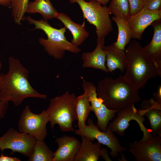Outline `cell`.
<instances>
[{"mask_svg":"<svg viewBox=\"0 0 161 161\" xmlns=\"http://www.w3.org/2000/svg\"><path fill=\"white\" fill-rule=\"evenodd\" d=\"M29 0H13L9 7L11 10L12 16L15 23L19 25L24 20L25 14Z\"/></svg>","mask_w":161,"mask_h":161,"instance_id":"obj_26","label":"cell"},{"mask_svg":"<svg viewBox=\"0 0 161 161\" xmlns=\"http://www.w3.org/2000/svg\"><path fill=\"white\" fill-rule=\"evenodd\" d=\"M128 151L136 161H161V135L156 134L151 140L127 143Z\"/></svg>","mask_w":161,"mask_h":161,"instance_id":"obj_11","label":"cell"},{"mask_svg":"<svg viewBox=\"0 0 161 161\" xmlns=\"http://www.w3.org/2000/svg\"><path fill=\"white\" fill-rule=\"evenodd\" d=\"M143 8L149 10L161 9V0H142Z\"/></svg>","mask_w":161,"mask_h":161,"instance_id":"obj_27","label":"cell"},{"mask_svg":"<svg viewBox=\"0 0 161 161\" xmlns=\"http://www.w3.org/2000/svg\"><path fill=\"white\" fill-rule=\"evenodd\" d=\"M97 96L109 109L119 111L131 107L141 99L136 89L123 76L113 79L106 77L100 80L96 89Z\"/></svg>","mask_w":161,"mask_h":161,"instance_id":"obj_3","label":"cell"},{"mask_svg":"<svg viewBox=\"0 0 161 161\" xmlns=\"http://www.w3.org/2000/svg\"><path fill=\"white\" fill-rule=\"evenodd\" d=\"M77 97L66 91L62 95L52 99L46 110L52 129L58 124L63 132H74L73 123L77 120Z\"/></svg>","mask_w":161,"mask_h":161,"instance_id":"obj_5","label":"cell"},{"mask_svg":"<svg viewBox=\"0 0 161 161\" xmlns=\"http://www.w3.org/2000/svg\"><path fill=\"white\" fill-rule=\"evenodd\" d=\"M18 158L10 156L4 155L2 153L0 155V161H20Z\"/></svg>","mask_w":161,"mask_h":161,"instance_id":"obj_31","label":"cell"},{"mask_svg":"<svg viewBox=\"0 0 161 161\" xmlns=\"http://www.w3.org/2000/svg\"><path fill=\"white\" fill-rule=\"evenodd\" d=\"M26 18L29 24L35 26L33 30H41L47 35V39L41 37L38 41L49 56L56 59H62L66 51L75 54L81 52V49L67 40L65 36L66 29L65 27L57 29L52 27L47 21L43 19L36 20L30 16Z\"/></svg>","mask_w":161,"mask_h":161,"instance_id":"obj_4","label":"cell"},{"mask_svg":"<svg viewBox=\"0 0 161 161\" xmlns=\"http://www.w3.org/2000/svg\"><path fill=\"white\" fill-rule=\"evenodd\" d=\"M13 0H0V5L9 7Z\"/></svg>","mask_w":161,"mask_h":161,"instance_id":"obj_32","label":"cell"},{"mask_svg":"<svg viewBox=\"0 0 161 161\" xmlns=\"http://www.w3.org/2000/svg\"><path fill=\"white\" fill-rule=\"evenodd\" d=\"M84 93L76 97V112L79 129H83L89 114L91 104L88 91L83 89Z\"/></svg>","mask_w":161,"mask_h":161,"instance_id":"obj_21","label":"cell"},{"mask_svg":"<svg viewBox=\"0 0 161 161\" xmlns=\"http://www.w3.org/2000/svg\"><path fill=\"white\" fill-rule=\"evenodd\" d=\"M106 55V67L109 72L113 73L116 69H119L121 73L126 69L127 62L124 51L117 48L113 43L110 45L103 47Z\"/></svg>","mask_w":161,"mask_h":161,"instance_id":"obj_17","label":"cell"},{"mask_svg":"<svg viewBox=\"0 0 161 161\" xmlns=\"http://www.w3.org/2000/svg\"><path fill=\"white\" fill-rule=\"evenodd\" d=\"M71 4L77 3L83 14V17L91 24L95 26L97 37L105 38L113 30L111 14L108 7L102 6L97 1L91 0H69Z\"/></svg>","mask_w":161,"mask_h":161,"instance_id":"obj_6","label":"cell"},{"mask_svg":"<svg viewBox=\"0 0 161 161\" xmlns=\"http://www.w3.org/2000/svg\"><path fill=\"white\" fill-rule=\"evenodd\" d=\"M87 124L83 129L75 130V133L93 141L96 139L100 144L106 145L110 149V154L113 158L117 157L119 153L121 154L126 150V147L121 145L119 140L108 126L105 131H102L94 124L91 118L88 119Z\"/></svg>","mask_w":161,"mask_h":161,"instance_id":"obj_8","label":"cell"},{"mask_svg":"<svg viewBox=\"0 0 161 161\" xmlns=\"http://www.w3.org/2000/svg\"><path fill=\"white\" fill-rule=\"evenodd\" d=\"M125 52L127 65L123 76L136 89L144 88L149 79L161 77V59L148 58L137 41L132 40Z\"/></svg>","mask_w":161,"mask_h":161,"instance_id":"obj_2","label":"cell"},{"mask_svg":"<svg viewBox=\"0 0 161 161\" xmlns=\"http://www.w3.org/2000/svg\"><path fill=\"white\" fill-rule=\"evenodd\" d=\"M36 141L33 136L11 128L0 137V150L2 152L10 149L11 154L18 152L29 158L33 152Z\"/></svg>","mask_w":161,"mask_h":161,"instance_id":"obj_10","label":"cell"},{"mask_svg":"<svg viewBox=\"0 0 161 161\" xmlns=\"http://www.w3.org/2000/svg\"><path fill=\"white\" fill-rule=\"evenodd\" d=\"M112 19L116 24L118 29L117 41L113 43L117 48L124 51L126 46L132 38L131 31L126 20L115 16Z\"/></svg>","mask_w":161,"mask_h":161,"instance_id":"obj_22","label":"cell"},{"mask_svg":"<svg viewBox=\"0 0 161 161\" xmlns=\"http://www.w3.org/2000/svg\"><path fill=\"white\" fill-rule=\"evenodd\" d=\"M117 111L109 109L104 104L101 108L93 112L97 119V126L100 131H106L109 121L115 117Z\"/></svg>","mask_w":161,"mask_h":161,"instance_id":"obj_24","label":"cell"},{"mask_svg":"<svg viewBox=\"0 0 161 161\" xmlns=\"http://www.w3.org/2000/svg\"><path fill=\"white\" fill-rule=\"evenodd\" d=\"M8 103L1 101L0 99V121L4 117L8 108Z\"/></svg>","mask_w":161,"mask_h":161,"instance_id":"obj_29","label":"cell"},{"mask_svg":"<svg viewBox=\"0 0 161 161\" xmlns=\"http://www.w3.org/2000/svg\"><path fill=\"white\" fill-rule=\"evenodd\" d=\"M58 148L54 152L52 161H75L81 142L73 136L64 135L55 139Z\"/></svg>","mask_w":161,"mask_h":161,"instance_id":"obj_13","label":"cell"},{"mask_svg":"<svg viewBox=\"0 0 161 161\" xmlns=\"http://www.w3.org/2000/svg\"><path fill=\"white\" fill-rule=\"evenodd\" d=\"M54 152L44 140H36L33 152L28 158L29 161H52Z\"/></svg>","mask_w":161,"mask_h":161,"instance_id":"obj_23","label":"cell"},{"mask_svg":"<svg viewBox=\"0 0 161 161\" xmlns=\"http://www.w3.org/2000/svg\"><path fill=\"white\" fill-rule=\"evenodd\" d=\"M26 13H39L42 16L43 19L47 21L56 18L58 13L50 0H35L33 1H29Z\"/></svg>","mask_w":161,"mask_h":161,"instance_id":"obj_20","label":"cell"},{"mask_svg":"<svg viewBox=\"0 0 161 161\" xmlns=\"http://www.w3.org/2000/svg\"><path fill=\"white\" fill-rule=\"evenodd\" d=\"M49 121L47 110L36 114L32 113L28 105L23 110L18 122L19 132L28 134L36 140H44L47 134L46 125Z\"/></svg>","mask_w":161,"mask_h":161,"instance_id":"obj_7","label":"cell"},{"mask_svg":"<svg viewBox=\"0 0 161 161\" xmlns=\"http://www.w3.org/2000/svg\"><path fill=\"white\" fill-rule=\"evenodd\" d=\"M108 7L115 17L127 21L130 16L128 0H112Z\"/></svg>","mask_w":161,"mask_h":161,"instance_id":"obj_25","label":"cell"},{"mask_svg":"<svg viewBox=\"0 0 161 161\" xmlns=\"http://www.w3.org/2000/svg\"><path fill=\"white\" fill-rule=\"evenodd\" d=\"M105 38L97 37V46L91 52H83L81 59L83 61L82 67L84 68H91L99 69L106 73L109 72L105 66L106 55L103 49Z\"/></svg>","mask_w":161,"mask_h":161,"instance_id":"obj_16","label":"cell"},{"mask_svg":"<svg viewBox=\"0 0 161 161\" xmlns=\"http://www.w3.org/2000/svg\"><path fill=\"white\" fill-rule=\"evenodd\" d=\"M154 99L155 101L161 105V86H159L157 91L153 94Z\"/></svg>","mask_w":161,"mask_h":161,"instance_id":"obj_30","label":"cell"},{"mask_svg":"<svg viewBox=\"0 0 161 161\" xmlns=\"http://www.w3.org/2000/svg\"><path fill=\"white\" fill-rule=\"evenodd\" d=\"M115 117L113 120L109 123L108 126L111 131L116 133L121 136L125 134L126 130L129 127V122L134 120L138 124L141 130L143 132V138L140 141L144 142L151 139L153 136L150 131L147 129L143 124L145 121L144 117L142 115L135 107L134 105L117 112Z\"/></svg>","mask_w":161,"mask_h":161,"instance_id":"obj_9","label":"cell"},{"mask_svg":"<svg viewBox=\"0 0 161 161\" xmlns=\"http://www.w3.org/2000/svg\"><path fill=\"white\" fill-rule=\"evenodd\" d=\"M2 66V63H1V57H0V70L1 69Z\"/></svg>","mask_w":161,"mask_h":161,"instance_id":"obj_34","label":"cell"},{"mask_svg":"<svg viewBox=\"0 0 161 161\" xmlns=\"http://www.w3.org/2000/svg\"><path fill=\"white\" fill-rule=\"evenodd\" d=\"M161 19V9L149 10L142 8L130 16L126 21L132 33V38L140 40L145 29L154 21Z\"/></svg>","mask_w":161,"mask_h":161,"instance_id":"obj_12","label":"cell"},{"mask_svg":"<svg viewBox=\"0 0 161 161\" xmlns=\"http://www.w3.org/2000/svg\"><path fill=\"white\" fill-rule=\"evenodd\" d=\"M131 16L133 15L143 8L142 0H128Z\"/></svg>","mask_w":161,"mask_h":161,"instance_id":"obj_28","label":"cell"},{"mask_svg":"<svg viewBox=\"0 0 161 161\" xmlns=\"http://www.w3.org/2000/svg\"><path fill=\"white\" fill-rule=\"evenodd\" d=\"M80 149L75 161H97L101 157L106 161H111L107 150L101 148V144L93 141L83 136Z\"/></svg>","mask_w":161,"mask_h":161,"instance_id":"obj_14","label":"cell"},{"mask_svg":"<svg viewBox=\"0 0 161 161\" xmlns=\"http://www.w3.org/2000/svg\"><path fill=\"white\" fill-rule=\"evenodd\" d=\"M95 0L101 4L103 5V6H106L110 1V0Z\"/></svg>","mask_w":161,"mask_h":161,"instance_id":"obj_33","label":"cell"},{"mask_svg":"<svg viewBox=\"0 0 161 161\" xmlns=\"http://www.w3.org/2000/svg\"><path fill=\"white\" fill-rule=\"evenodd\" d=\"M138 111L148 120L152 135H161V105L151 98L143 100Z\"/></svg>","mask_w":161,"mask_h":161,"instance_id":"obj_15","label":"cell"},{"mask_svg":"<svg viewBox=\"0 0 161 161\" xmlns=\"http://www.w3.org/2000/svg\"><path fill=\"white\" fill-rule=\"evenodd\" d=\"M154 29V35L149 44L143 47L144 52L150 59L156 61L161 59V19L151 24Z\"/></svg>","mask_w":161,"mask_h":161,"instance_id":"obj_19","label":"cell"},{"mask_svg":"<svg viewBox=\"0 0 161 161\" xmlns=\"http://www.w3.org/2000/svg\"><path fill=\"white\" fill-rule=\"evenodd\" d=\"M8 62V72L0 75L1 101L7 103L11 101L17 106L27 97L47 98V95L40 93L31 86L28 81L29 71L18 59L10 56Z\"/></svg>","mask_w":161,"mask_h":161,"instance_id":"obj_1","label":"cell"},{"mask_svg":"<svg viewBox=\"0 0 161 161\" xmlns=\"http://www.w3.org/2000/svg\"><path fill=\"white\" fill-rule=\"evenodd\" d=\"M56 18L60 21L66 29L71 32L73 38L71 42L78 47L81 45L89 35L85 28L84 21L82 24L73 21L67 15L63 13H58Z\"/></svg>","mask_w":161,"mask_h":161,"instance_id":"obj_18","label":"cell"}]
</instances>
